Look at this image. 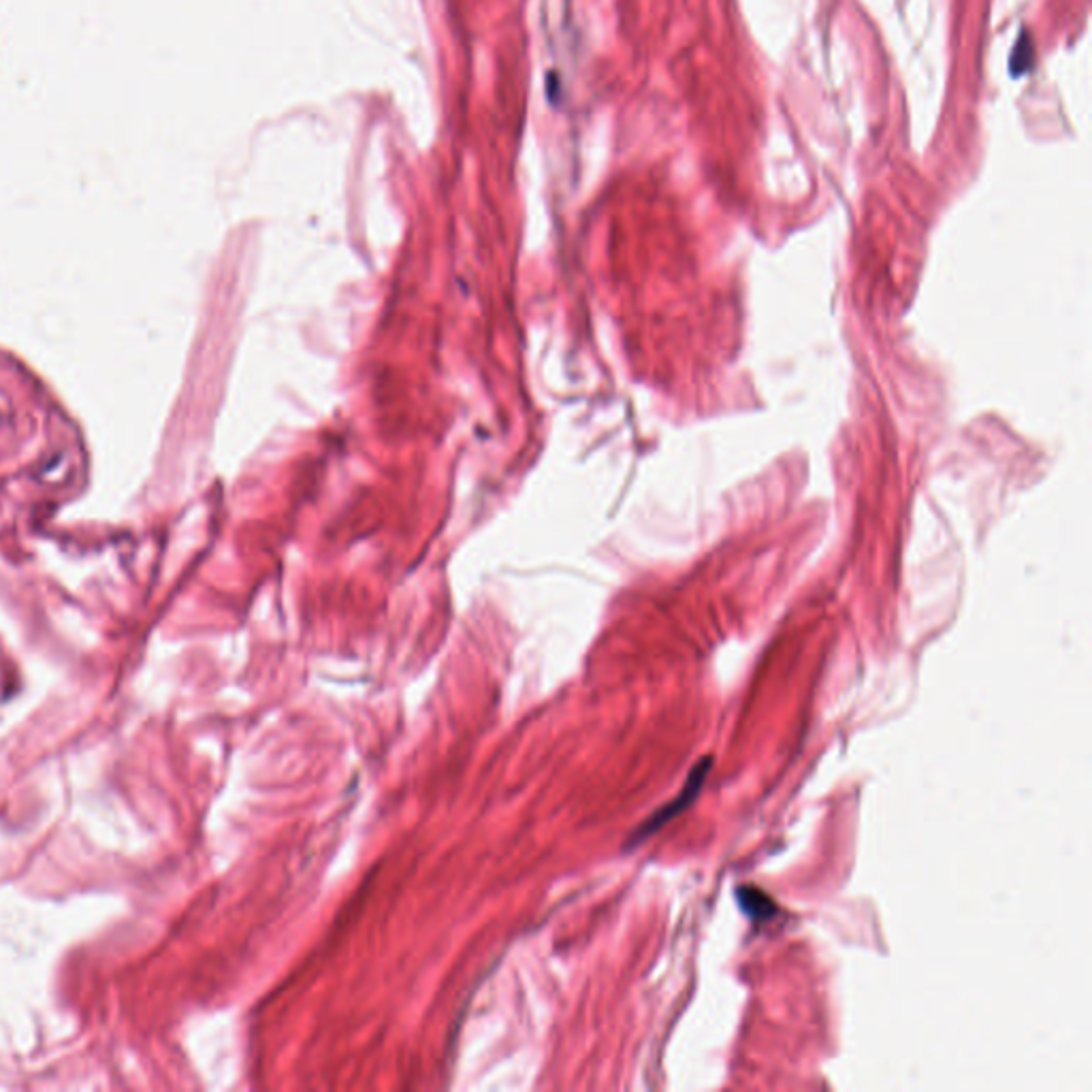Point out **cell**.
Here are the masks:
<instances>
[{
  "label": "cell",
  "mask_w": 1092,
  "mask_h": 1092,
  "mask_svg": "<svg viewBox=\"0 0 1092 1092\" xmlns=\"http://www.w3.org/2000/svg\"><path fill=\"white\" fill-rule=\"evenodd\" d=\"M711 764H713V757H705L703 762H697V764L693 766V771L689 773L687 783L683 785L681 794H679L677 798H673L671 803H666L657 813H653V815L647 819V822L643 824V828H639V832H634V837L629 839V843L636 845V843L645 841L649 834H653L655 830H659L666 822H671V819H673L675 815H679L683 809H687L689 803H691L697 794H701L703 785H705V779H707V775H709V771H711Z\"/></svg>",
  "instance_id": "obj_1"
},
{
  "label": "cell",
  "mask_w": 1092,
  "mask_h": 1092,
  "mask_svg": "<svg viewBox=\"0 0 1092 1092\" xmlns=\"http://www.w3.org/2000/svg\"><path fill=\"white\" fill-rule=\"evenodd\" d=\"M737 896H739V902H741V907H743V912H745L751 920H755V922L773 920V916L777 914V907H775L773 898H771L766 892L757 890L755 886H743V888L737 892Z\"/></svg>",
  "instance_id": "obj_2"
}]
</instances>
